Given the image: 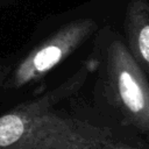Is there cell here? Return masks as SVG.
I'll return each instance as SVG.
<instances>
[{"label":"cell","instance_id":"cell-1","mask_svg":"<svg viewBox=\"0 0 149 149\" xmlns=\"http://www.w3.org/2000/svg\"><path fill=\"white\" fill-rule=\"evenodd\" d=\"M97 61L88 58L57 86L0 115V149H101L114 141L108 127L58 106L74 97Z\"/></svg>","mask_w":149,"mask_h":149},{"label":"cell","instance_id":"cell-2","mask_svg":"<svg viewBox=\"0 0 149 149\" xmlns=\"http://www.w3.org/2000/svg\"><path fill=\"white\" fill-rule=\"evenodd\" d=\"M104 91L123 121L149 134V83L143 69L120 38L104 51Z\"/></svg>","mask_w":149,"mask_h":149},{"label":"cell","instance_id":"cell-3","mask_svg":"<svg viewBox=\"0 0 149 149\" xmlns=\"http://www.w3.org/2000/svg\"><path fill=\"white\" fill-rule=\"evenodd\" d=\"M97 30L98 22L91 17L77 19L62 26L17 62L12 69L3 88L21 90L24 86L37 84Z\"/></svg>","mask_w":149,"mask_h":149},{"label":"cell","instance_id":"cell-4","mask_svg":"<svg viewBox=\"0 0 149 149\" xmlns=\"http://www.w3.org/2000/svg\"><path fill=\"white\" fill-rule=\"evenodd\" d=\"M123 27L129 52L149 74V2L147 0L128 2Z\"/></svg>","mask_w":149,"mask_h":149},{"label":"cell","instance_id":"cell-5","mask_svg":"<svg viewBox=\"0 0 149 149\" xmlns=\"http://www.w3.org/2000/svg\"><path fill=\"white\" fill-rule=\"evenodd\" d=\"M10 71H12V70H10V68H9L8 65L0 64V90H2V88L5 87L6 80L8 79Z\"/></svg>","mask_w":149,"mask_h":149},{"label":"cell","instance_id":"cell-6","mask_svg":"<svg viewBox=\"0 0 149 149\" xmlns=\"http://www.w3.org/2000/svg\"><path fill=\"white\" fill-rule=\"evenodd\" d=\"M101 149H132V148H127V147L118 146V144H115V142L113 141V142H111L109 144L105 146V147H104V148H101Z\"/></svg>","mask_w":149,"mask_h":149}]
</instances>
